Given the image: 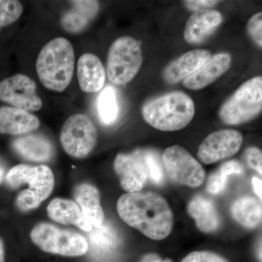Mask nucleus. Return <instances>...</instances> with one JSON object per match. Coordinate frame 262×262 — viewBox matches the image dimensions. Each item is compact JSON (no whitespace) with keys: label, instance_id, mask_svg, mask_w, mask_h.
I'll return each instance as SVG.
<instances>
[{"label":"nucleus","instance_id":"f257e3e1","mask_svg":"<svg viewBox=\"0 0 262 262\" xmlns=\"http://www.w3.org/2000/svg\"><path fill=\"white\" fill-rule=\"evenodd\" d=\"M117 212L127 225L154 241L171 233L173 215L168 202L153 192H127L117 204Z\"/></svg>","mask_w":262,"mask_h":262},{"label":"nucleus","instance_id":"f03ea898","mask_svg":"<svg viewBox=\"0 0 262 262\" xmlns=\"http://www.w3.org/2000/svg\"><path fill=\"white\" fill-rule=\"evenodd\" d=\"M75 54L72 43L63 37L48 42L36 62L38 77L44 87L63 92L70 85L75 71Z\"/></svg>","mask_w":262,"mask_h":262},{"label":"nucleus","instance_id":"7ed1b4c3","mask_svg":"<svg viewBox=\"0 0 262 262\" xmlns=\"http://www.w3.org/2000/svg\"><path fill=\"white\" fill-rule=\"evenodd\" d=\"M141 111L145 121L155 129L177 131L192 121L195 106L187 94L173 91L147 101Z\"/></svg>","mask_w":262,"mask_h":262},{"label":"nucleus","instance_id":"20e7f679","mask_svg":"<svg viewBox=\"0 0 262 262\" xmlns=\"http://www.w3.org/2000/svg\"><path fill=\"white\" fill-rule=\"evenodd\" d=\"M30 238L41 251L63 257H80L89 251V243L82 234L46 222L33 227Z\"/></svg>","mask_w":262,"mask_h":262},{"label":"nucleus","instance_id":"39448f33","mask_svg":"<svg viewBox=\"0 0 262 262\" xmlns=\"http://www.w3.org/2000/svg\"><path fill=\"white\" fill-rule=\"evenodd\" d=\"M262 110V77L246 81L221 106L224 123L239 125L255 118Z\"/></svg>","mask_w":262,"mask_h":262},{"label":"nucleus","instance_id":"423d86ee","mask_svg":"<svg viewBox=\"0 0 262 262\" xmlns=\"http://www.w3.org/2000/svg\"><path fill=\"white\" fill-rule=\"evenodd\" d=\"M141 44L134 37L125 36L112 44L108 53L106 75L117 85L130 82L142 65Z\"/></svg>","mask_w":262,"mask_h":262},{"label":"nucleus","instance_id":"0eeeda50","mask_svg":"<svg viewBox=\"0 0 262 262\" xmlns=\"http://www.w3.org/2000/svg\"><path fill=\"white\" fill-rule=\"evenodd\" d=\"M60 139L67 154L76 158H84L96 145L97 128L89 116L75 114L63 123Z\"/></svg>","mask_w":262,"mask_h":262},{"label":"nucleus","instance_id":"6e6552de","mask_svg":"<svg viewBox=\"0 0 262 262\" xmlns=\"http://www.w3.org/2000/svg\"><path fill=\"white\" fill-rule=\"evenodd\" d=\"M163 164L169 178L177 184L198 187L206 179V171L185 148L173 145L163 155Z\"/></svg>","mask_w":262,"mask_h":262},{"label":"nucleus","instance_id":"1a4fd4ad","mask_svg":"<svg viewBox=\"0 0 262 262\" xmlns=\"http://www.w3.org/2000/svg\"><path fill=\"white\" fill-rule=\"evenodd\" d=\"M0 101L29 113L39 111L42 106L36 82L23 74H16L0 81Z\"/></svg>","mask_w":262,"mask_h":262},{"label":"nucleus","instance_id":"9d476101","mask_svg":"<svg viewBox=\"0 0 262 262\" xmlns=\"http://www.w3.org/2000/svg\"><path fill=\"white\" fill-rule=\"evenodd\" d=\"M6 182L12 189L28 184L29 190L42 203L53 192L55 179L53 171L47 165L32 166L20 164L10 169L6 176Z\"/></svg>","mask_w":262,"mask_h":262},{"label":"nucleus","instance_id":"9b49d317","mask_svg":"<svg viewBox=\"0 0 262 262\" xmlns=\"http://www.w3.org/2000/svg\"><path fill=\"white\" fill-rule=\"evenodd\" d=\"M243 136L239 131L226 129L215 131L207 136L198 149L202 163L210 165L233 156L241 149Z\"/></svg>","mask_w":262,"mask_h":262},{"label":"nucleus","instance_id":"f8f14e48","mask_svg":"<svg viewBox=\"0 0 262 262\" xmlns=\"http://www.w3.org/2000/svg\"><path fill=\"white\" fill-rule=\"evenodd\" d=\"M114 169L120 185L127 192H140L149 178L143 151L119 153L114 161Z\"/></svg>","mask_w":262,"mask_h":262},{"label":"nucleus","instance_id":"ddd939ff","mask_svg":"<svg viewBox=\"0 0 262 262\" xmlns=\"http://www.w3.org/2000/svg\"><path fill=\"white\" fill-rule=\"evenodd\" d=\"M223 18L220 12L205 9L194 12L188 19L184 31V38L189 44L204 42L222 24Z\"/></svg>","mask_w":262,"mask_h":262},{"label":"nucleus","instance_id":"4468645a","mask_svg":"<svg viewBox=\"0 0 262 262\" xmlns=\"http://www.w3.org/2000/svg\"><path fill=\"white\" fill-rule=\"evenodd\" d=\"M211 56V52L204 49L187 52L165 67L163 72L164 81L170 84L184 81L199 70Z\"/></svg>","mask_w":262,"mask_h":262},{"label":"nucleus","instance_id":"2eb2a0df","mask_svg":"<svg viewBox=\"0 0 262 262\" xmlns=\"http://www.w3.org/2000/svg\"><path fill=\"white\" fill-rule=\"evenodd\" d=\"M232 57L226 53H218L204 63L199 70L183 81L187 89L198 91L216 80L230 68Z\"/></svg>","mask_w":262,"mask_h":262},{"label":"nucleus","instance_id":"dca6fc26","mask_svg":"<svg viewBox=\"0 0 262 262\" xmlns=\"http://www.w3.org/2000/svg\"><path fill=\"white\" fill-rule=\"evenodd\" d=\"M70 3V9L62 15L61 27L67 32L79 34L85 30L98 15L99 3L91 0H77Z\"/></svg>","mask_w":262,"mask_h":262},{"label":"nucleus","instance_id":"f3484780","mask_svg":"<svg viewBox=\"0 0 262 262\" xmlns=\"http://www.w3.org/2000/svg\"><path fill=\"white\" fill-rule=\"evenodd\" d=\"M74 196L86 222L95 228L102 227L105 215L97 188L87 183L79 184L74 189Z\"/></svg>","mask_w":262,"mask_h":262},{"label":"nucleus","instance_id":"a211bd4d","mask_svg":"<svg viewBox=\"0 0 262 262\" xmlns=\"http://www.w3.org/2000/svg\"><path fill=\"white\" fill-rule=\"evenodd\" d=\"M77 78L84 93L101 91L106 81V70L99 58L93 53H84L77 62Z\"/></svg>","mask_w":262,"mask_h":262},{"label":"nucleus","instance_id":"6ab92c4d","mask_svg":"<svg viewBox=\"0 0 262 262\" xmlns=\"http://www.w3.org/2000/svg\"><path fill=\"white\" fill-rule=\"evenodd\" d=\"M40 121L36 115L10 106L0 107V134L21 135L37 130Z\"/></svg>","mask_w":262,"mask_h":262},{"label":"nucleus","instance_id":"aec40b11","mask_svg":"<svg viewBox=\"0 0 262 262\" xmlns=\"http://www.w3.org/2000/svg\"><path fill=\"white\" fill-rule=\"evenodd\" d=\"M13 147L24 159L37 163L48 161L54 155V147L49 139L37 134L15 139Z\"/></svg>","mask_w":262,"mask_h":262},{"label":"nucleus","instance_id":"412c9836","mask_svg":"<svg viewBox=\"0 0 262 262\" xmlns=\"http://www.w3.org/2000/svg\"><path fill=\"white\" fill-rule=\"evenodd\" d=\"M48 216L57 223L74 225L90 232L93 227L84 220L80 207L76 202L63 198H55L48 206Z\"/></svg>","mask_w":262,"mask_h":262},{"label":"nucleus","instance_id":"4be33fe9","mask_svg":"<svg viewBox=\"0 0 262 262\" xmlns=\"http://www.w3.org/2000/svg\"><path fill=\"white\" fill-rule=\"evenodd\" d=\"M188 213L195 222L196 227L205 233L215 232L221 225V219L214 203L198 195L189 202Z\"/></svg>","mask_w":262,"mask_h":262},{"label":"nucleus","instance_id":"5701e85b","mask_svg":"<svg viewBox=\"0 0 262 262\" xmlns=\"http://www.w3.org/2000/svg\"><path fill=\"white\" fill-rule=\"evenodd\" d=\"M231 214L243 227L256 228L261 222V201L253 196H241L232 204Z\"/></svg>","mask_w":262,"mask_h":262},{"label":"nucleus","instance_id":"b1692460","mask_svg":"<svg viewBox=\"0 0 262 262\" xmlns=\"http://www.w3.org/2000/svg\"><path fill=\"white\" fill-rule=\"evenodd\" d=\"M244 173V166L239 162L237 160L227 162L210 176L207 182V190L212 194H220L225 189L230 176L241 175Z\"/></svg>","mask_w":262,"mask_h":262},{"label":"nucleus","instance_id":"393cba45","mask_svg":"<svg viewBox=\"0 0 262 262\" xmlns=\"http://www.w3.org/2000/svg\"><path fill=\"white\" fill-rule=\"evenodd\" d=\"M97 111L100 120L105 125H112L118 117L119 108L115 90L112 86L105 88L97 98Z\"/></svg>","mask_w":262,"mask_h":262},{"label":"nucleus","instance_id":"a878e982","mask_svg":"<svg viewBox=\"0 0 262 262\" xmlns=\"http://www.w3.org/2000/svg\"><path fill=\"white\" fill-rule=\"evenodd\" d=\"M23 11V5L17 0H0V30L16 22Z\"/></svg>","mask_w":262,"mask_h":262},{"label":"nucleus","instance_id":"bb28decb","mask_svg":"<svg viewBox=\"0 0 262 262\" xmlns=\"http://www.w3.org/2000/svg\"><path fill=\"white\" fill-rule=\"evenodd\" d=\"M144 161L147 168L149 178L157 185L164 182L163 161H160L159 155L154 151H143Z\"/></svg>","mask_w":262,"mask_h":262},{"label":"nucleus","instance_id":"cd10ccee","mask_svg":"<svg viewBox=\"0 0 262 262\" xmlns=\"http://www.w3.org/2000/svg\"><path fill=\"white\" fill-rule=\"evenodd\" d=\"M41 202L38 199L37 196L28 189L19 192L15 200V205L20 211H29L36 209Z\"/></svg>","mask_w":262,"mask_h":262},{"label":"nucleus","instance_id":"c85d7f7f","mask_svg":"<svg viewBox=\"0 0 262 262\" xmlns=\"http://www.w3.org/2000/svg\"><path fill=\"white\" fill-rule=\"evenodd\" d=\"M182 262H229L223 256L211 251H194L183 258Z\"/></svg>","mask_w":262,"mask_h":262},{"label":"nucleus","instance_id":"c756f323","mask_svg":"<svg viewBox=\"0 0 262 262\" xmlns=\"http://www.w3.org/2000/svg\"><path fill=\"white\" fill-rule=\"evenodd\" d=\"M247 30L250 37L252 38L258 47H262V13H256L249 19Z\"/></svg>","mask_w":262,"mask_h":262},{"label":"nucleus","instance_id":"7c9ffc66","mask_svg":"<svg viewBox=\"0 0 262 262\" xmlns=\"http://www.w3.org/2000/svg\"><path fill=\"white\" fill-rule=\"evenodd\" d=\"M248 165L254 169L260 176H262V153L256 147L248 148L245 153Z\"/></svg>","mask_w":262,"mask_h":262},{"label":"nucleus","instance_id":"2f4dec72","mask_svg":"<svg viewBox=\"0 0 262 262\" xmlns=\"http://www.w3.org/2000/svg\"><path fill=\"white\" fill-rule=\"evenodd\" d=\"M184 4L189 10L195 12L198 10H205L213 8L218 4V1H208V0H194V1H184Z\"/></svg>","mask_w":262,"mask_h":262},{"label":"nucleus","instance_id":"473e14b6","mask_svg":"<svg viewBox=\"0 0 262 262\" xmlns=\"http://www.w3.org/2000/svg\"><path fill=\"white\" fill-rule=\"evenodd\" d=\"M139 262H173L170 258H165L163 259L157 253H147L144 255L142 258H141Z\"/></svg>","mask_w":262,"mask_h":262},{"label":"nucleus","instance_id":"72a5a7b5","mask_svg":"<svg viewBox=\"0 0 262 262\" xmlns=\"http://www.w3.org/2000/svg\"><path fill=\"white\" fill-rule=\"evenodd\" d=\"M252 185L255 194L258 196V200L261 201L262 199V182L261 179L258 177H253L252 179Z\"/></svg>","mask_w":262,"mask_h":262},{"label":"nucleus","instance_id":"f704fd0d","mask_svg":"<svg viewBox=\"0 0 262 262\" xmlns=\"http://www.w3.org/2000/svg\"><path fill=\"white\" fill-rule=\"evenodd\" d=\"M0 262H6L4 241L1 237H0Z\"/></svg>","mask_w":262,"mask_h":262},{"label":"nucleus","instance_id":"c9c22d12","mask_svg":"<svg viewBox=\"0 0 262 262\" xmlns=\"http://www.w3.org/2000/svg\"><path fill=\"white\" fill-rule=\"evenodd\" d=\"M3 177H4V170L0 168V184L3 182Z\"/></svg>","mask_w":262,"mask_h":262}]
</instances>
